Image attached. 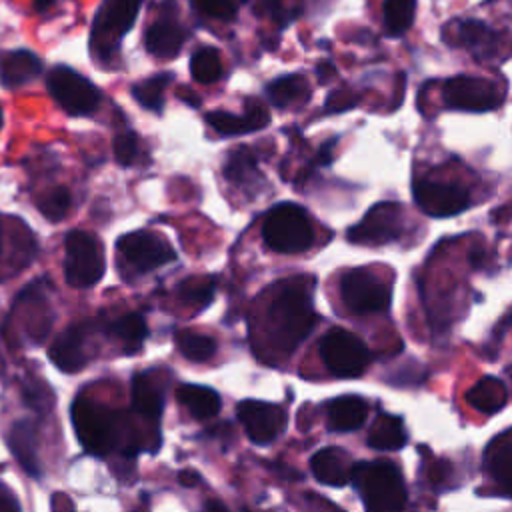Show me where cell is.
<instances>
[{
	"mask_svg": "<svg viewBox=\"0 0 512 512\" xmlns=\"http://www.w3.org/2000/svg\"><path fill=\"white\" fill-rule=\"evenodd\" d=\"M340 296L354 314H376L390 306V284L366 268H354L340 280Z\"/></svg>",
	"mask_w": 512,
	"mask_h": 512,
	"instance_id": "ba28073f",
	"label": "cell"
},
{
	"mask_svg": "<svg viewBox=\"0 0 512 512\" xmlns=\"http://www.w3.org/2000/svg\"><path fill=\"white\" fill-rule=\"evenodd\" d=\"M72 196L66 188H54L46 192L38 200V210L48 218V220H62L64 214L70 210Z\"/></svg>",
	"mask_w": 512,
	"mask_h": 512,
	"instance_id": "d590c367",
	"label": "cell"
},
{
	"mask_svg": "<svg viewBox=\"0 0 512 512\" xmlns=\"http://www.w3.org/2000/svg\"><path fill=\"white\" fill-rule=\"evenodd\" d=\"M466 402L482 414H496L508 402V390L502 380L494 376H482L474 386L464 394Z\"/></svg>",
	"mask_w": 512,
	"mask_h": 512,
	"instance_id": "603a6c76",
	"label": "cell"
},
{
	"mask_svg": "<svg viewBox=\"0 0 512 512\" xmlns=\"http://www.w3.org/2000/svg\"><path fill=\"white\" fill-rule=\"evenodd\" d=\"M384 26L390 34H404L416 14V0H384Z\"/></svg>",
	"mask_w": 512,
	"mask_h": 512,
	"instance_id": "d6a6232c",
	"label": "cell"
},
{
	"mask_svg": "<svg viewBox=\"0 0 512 512\" xmlns=\"http://www.w3.org/2000/svg\"><path fill=\"white\" fill-rule=\"evenodd\" d=\"M368 416V404L360 396H338L326 406V424L332 432H354Z\"/></svg>",
	"mask_w": 512,
	"mask_h": 512,
	"instance_id": "ffe728a7",
	"label": "cell"
},
{
	"mask_svg": "<svg viewBox=\"0 0 512 512\" xmlns=\"http://www.w3.org/2000/svg\"><path fill=\"white\" fill-rule=\"evenodd\" d=\"M0 128H2V108H0Z\"/></svg>",
	"mask_w": 512,
	"mask_h": 512,
	"instance_id": "f907efd6",
	"label": "cell"
},
{
	"mask_svg": "<svg viewBox=\"0 0 512 512\" xmlns=\"http://www.w3.org/2000/svg\"><path fill=\"white\" fill-rule=\"evenodd\" d=\"M172 82V74L164 72L152 78H146L138 84L132 86V96L148 110L160 112L162 104H164V90L168 88V84Z\"/></svg>",
	"mask_w": 512,
	"mask_h": 512,
	"instance_id": "4dcf8cb0",
	"label": "cell"
},
{
	"mask_svg": "<svg viewBox=\"0 0 512 512\" xmlns=\"http://www.w3.org/2000/svg\"><path fill=\"white\" fill-rule=\"evenodd\" d=\"M190 72H192V78L200 84H212V82L220 80V76H222L220 52L210 46H202V48L194 50V54L190 58Z\"/></svg>",
	"mask_w": 512,
	"mask_h": 512,
	"instance_id": "f1b7e54d",
	"label": "cell"
},
{
	"mask_svg": "<svg viewBox=\"0 0 512 512\" xmlns=\"http://www.w3.org/2000/svg\"><path fill=\"white\" fill-rule=\"evenodd\" d=\"M462 44L478 58H488L498 50V36L480 20H466L460 24Z\"/></svg>",
	"mask_w": 512,
	"mask_h": 512,
	"instance_id": "83f0119b",
	"label": "cell"
},
{
	"mask_svg": "<svg viewBox=\"0 0 512 512\" xmlns=\"http://www.w3.org/2000/svg\"><path fill=\"white\" fill-rule=\"evenodd\" d=\"M484 468L496 486L512 496V430L488 444L484 452Z\"/></svg>",
	"mask_w": 512,
	"mask_h": 512,
	"instance_id": "d6986e66",
	"label": "cell"
},
{
	"mask_svg": "<svg viewBox=\"0 0 512 512\" xmlns=\"http://www.w3.org/2000/svg\"><path fill=\"white\" fill-rule=\"evenodd\" d=\"M0 512H20L16 496L4 484H0Z\"/></svg>",
	"mask_w": 512,
	"mask_h": 512,
	"instance_id": "b9f144b4",
	"label": "cell"
},
{
	"mask_svg": "<svg viewBox=\"0 0 512 512\" xmlns=\"http://www.w3.org/2000/svg\"><path fill=\"white\" fill-rule=\"evenodd\" d=\"M54 4V0H34V8L36 10H46V8H50Z\"/></svg>",
	"mask_w": 512,
	"mask_h": 512,
	"instance_id": "c3c4849f",
	"label": "cell"
},
{
	"mask_svg": "<svg viewBox=\"0 0 512 512\" xmlns=\"http://www.w3.org/2000/svg\"><path fill=\"white\" fill-rule=\"evenodd\" d=\"M268 120H270L268 110L260 102H256V100L246 102V110L240 116L224 112V110H216V112H208L206 114V122L218 134H224V136L256 132V130L264 128L268 124Z\"/></svg>",
	"mask_w": 512,
	"mask_h": 512,
	"instance_id": "9a60e30c",
	"label": "cell"
},
{
	"mask_svg": "<svg viewBox=\"0 0 512 512\" xmlns=\"http://www.w3.org/2000/svg\"><path fill=\"white\" fill-rule=\"evenodd\" d=\"M176 346H178L180 354L184 358H188L190 362H206L216 352L214 338L200 334V332H192V330H180L176 334Z\"/></svg>",
	"mask_w": 512,
	"mask_h": 512,
	"instance_id": "f546056e",
	"label": "cell"
},
{
	"mask_svg": "<svg viewBox=\"0 0 512 512\" xmlns=\"http://www.w3.org/2000/svg\"><path fill=\"white\" fill-rule=\"evenodd\" d=\"M262 238L268 248L282 254H298L312 246L314 228L304 208L298 204L272 206L262 222Z\"/></svg>",
	"mask_w": 512,
	"mask_h": 512,
	"instance_id": "277c9868",
	"label": "cell"
},
{
	"mask_svg": "<svg viewBox=\"0 0 512 512\" xmlns=\"http://www.w3.org/2000/svg\"><path fill=\"white\" fill-rule=\"evenodd\" d=\"M238 420L254 444H270L286 428V412L260 400H242L238 404Z\"/></svg>",
	"mask_w": 512,
	"mask_h": 512,
	"instance_id": "5bb4252c",
	"label": "cell"
},
{
	"mask_svg": "<svg viewBox=\"0 0 512 512\" xmlns=\"http://www.w3.org/2000/svg\"><path fill=\"white\" fill-rule=\"evenodd\" d=\"M132 406L144 418L158 420L162 414L164 394L150 372H140L132 378Z\"/></svg>",
	"mask_w": 512,
	"mask_h": 512,
	"instance_id": "cb8c5ba5",
	"label": "cell"
},
{
	"mask_svg": "<svg viewBox=\"0 0 512 512\" xmlns=\"http://www.w3.org/2000/svg\"><path fill=\"white\" fill-rule=\"evenodd\" d=\"M178 480H180L182 486H196L200 482V476L192 470H184V472L178 474Z\"/></svg>",
	"mask_w": 512,
	"mask_h": 512,
	"instance_id": "7bdbcfd3",
	"label": "cell"
},
{
	"mask_svg": "<svg viewBox=\"0 0 512 512\" xmlns=\"http://www.w3.org/2000/svg\"><path fill=\"white\" fill-rule=\"evenodd\" d=\"M116 246L124 260L138 272H150L176 258L174 248L166 240L146 230L124 234L118 238Z\"/></svg>",
	"mask_w": 512,
	"mask_h": 512,
	"instance_id": "7c38bea8",
	"label": "cell"
},
{
	"mask_svg": "<svg viewBox=\"0 0 512 512\" xmlns=\"http://www.w3.org/2000/svg\"><path fill=\"white\" fill-rule=\"evenodd\" d=\"M114 158L120 166H130L138 158V138L132 132H120L114 138Z\"/></svg>",
	"mask_w": 512,
	"mask_h": 512,
	"instance_id": "8d00e7d4",
	"label": "cell"
},
{
	"mask_svg": "<svg viewBox=\"0 0 512 512\" xmlns=\"http://www.w3.org/2000/svg\"><path fill=\"white\" fill-rule=\"evenodd\" d=\"M64 248L66 282L74 288L94 286L106 270V258L100 240L92 232L72 230L64 240Z\"/></svg>",
	"mask_w": 512,
	"mask_h": 512,
	"instance_id": "8992f818",
	"label": "cell"
},
{
	"mask_svg": "<svg viewBox=\"0 0 512 512\" xmlns=\"http://www.w3.org/2000/svg\"><path fill=\"white\" fill-rule=\"evenodd\" d=\"M470 262H472V266H474V268H478V266H484V254H482L480 250L472 252V254H470Z\"/></svg>",
	"mask_w": 512,
	"mask_h": 512,
	"instance_id": "7dc6e473",
	"label": "cell"
},
{
	"mask_svg": "<svg viewBox=\"0 0 512 512\" xmlns=\"http://www.w3.org/2000/svg\"><path fill=\"white\" fill-rule=\"evenodd\" d=\"M266 96L274 106L286 108L292 104L306 102L310 96V88H308V82L304 76L288 74V76H282V78H276L274 82H270L266 86Z\"/></svg>",
	"mask_w": 512,
	"mask_h": 512,
	"instance_id": "4316f807",
	"label": "cell"
},
{
	"mask_svg": "<svg viewBox=\"0 0 512 512\" xmlns=\"http://www.w3.org/2000/svg\"><path fill=\"white\" fill-rule=\"evenodd\" d=\"M70 414L76 436L86 452L94 456H106L112 450H120L124 456L140 452L142 438L128 414H120L82 396L76 398Z\"/></svg>",
	"mask_w": 512,
	"mask_h": 512,
	"instance_id": "6da1fadb",
	"label": "cell"
},
{
	"mask_svg": "<svg viewBox=\"0 0 512 512\" xmlns=\"http://www.w3.org/2000/svg\"><path fill=\"white\" fill-rule=\"evenodd\" d=\"M146 50L158 58H174L184 44V30L178 24L174 12H164L156 18L144 34Z\"/></svg>",
	"mask_w": 512,
	"mask_h": 512,
	"instance_id": "2e32d148",
	"label": "cell"
},
{
	"mask_svg": "<svg viewBox=\"0 0 512 512\" xmlns=\"http://www.w3.org/2000/svg\"><path fill=\"white\" fill-rule=\"evenodd\" d=\"M140 6L142 0H102L90 32V50L96 58H112L120 38L132 28Z\"/></svg>",
	"mask_w": 512,
	"mask_h": 512,
	"instance_id": "5b68a950",
	"label": "cell"
},
{
	"mask_svg": "<svg viewBox=\"0 0 512 512\" xmlns=\"http://www.w3.org/2000/svg\"><path fill=\"white\" fill-rule=\"evenodd\" d=\"M178 402L198 420L212 418L220 412V394L202 384H182L176 388Z\"/></svg>",
	"mask_w": 512,
	"mask_h": 512,
	"instance_id": "d4e9b609",
	"label": "cell"
},
{
	"mask_svg": "<svg viewBox=\"0 0 512 512\" xmlns=\"http://www.w3.org/2000/svg\"><path fill=\"white\" fill-rule=\"evenodd\" d=\"M8 446L20 466L34 478L42 476V466L38 458V428L36 422L30 418H22L12 424L8 432Z\"/></svg>",
	"mask_w": 512,
	"mask_h": 512,
	"instance_id": "e0dca14e",
	"label": "cell"
},
{
	"mask_svg": "<svg viewBox=\"0 0 512 512\" xmlns=\"http://www.w3.org/2000/svg\"><path fill=\"white\" fill-rule=\"evenodd\" d=\"M268 316L276 346L290 354L316 324L310 282L304 278L284 282L270 304Z\"/></svg>",
	"mask_w": 512,
	"mask_h": 512,
	"instance_id": "7a4b0ae2",
	"label": "cell"
},
{
	"mask_svg": "<svg viewBox=\"0 0 512 512\" xmlns=\"http://www.w3.org/2000/svg\"><path fill=\"white\" fill-rule=\"evenodd\" d=\"M368 446L374 450H400L408 442V434L400 416L380 414L368 432Z\"/></svg>",
	"mask_w": 512,
	"mask_h": 512,
	"instance_id": "484cf974",
	"label": "cell"
},
{
	"mask_svg": "<svg viewBox=\"0 0 512 512\" xmlns=\"http://www.w3.org/2000/svg\"><path fill=\"white\" fill-rule=\"evenodd\" d=\"M22 394L26 404L38 412H46L52 406V394L44 386V382H26Z\"/></svg>",
	"mask_w": 512,
	"mask_h": 512,
	"instance_id": "74e56055",
	"label": "cell"
},
{
	"mask_svg": "<svg viewBox=\"0 0 512 512\" xmlns=\"http://www.w3.org/2000/svg\"><path fill=\"white\" fill-rule=\"evenodd\" d=\"M0 252H2V228H0Z\"/></svg>",
	"mask_w": 512,
	"mask_h": 512,
	"instance_id": "681fc988",
	"label": "cell"
},
{
	"mask_svg": "<svg viewBox=\"0 0 512 512\" xmlns=\"http://www.w3.org/2000/svg\"><path fill=\"white\" fill-rule=\"evenodd\" d=\"M442 96L448 108L464 112H488L502 102V94L494 82L474 76L450 78L442 88Z\"/></svg>",
	"mask_w": 512,
	"mask_h": 512,
	"instance_id": "30bf717a",
	"label": "cell"
},
{
	"mask_svg": "<svg viewBox=\"0 0 512 512\" xmlns=\"http://www.w3.org/2000/svg\"><path fill=\"white\" fill-rule=\"evenodd\" d=\"M42 72V60L30 50H12L0 56V82L8 88H18Z\"/></svg>",
	"mask_w": 512,
	"mask_h": 512,
	"instance_id": "7402d4cb",
	"label": "cell"
},
{
	"mask_svg": "<svg viewBox=\"0 0 512 512\" xmlns=\"http://www.w3.org/2000/svg\"><path fill=\"white\" fill-rule=\"evenodd\" d=\"M358 102V96L348 92V90H338V92H332L328 98H326V110L328 112H342L346 108H352L356 106Z\"/></svg>",
	"mask_w": 512,
	"mask_h": 512,
	"instance_id": "ab89813d",
	"label": "cell"
},
{
	"mask_svg": "<svg viewBox=\"0 0 512 512\" xmlns=\"http://www.w3.org/2000/svg\"><path fill=\"white\" fill-rule=\"evenodd\" d=\"M400 212L402 208L396 202H378L348 230V240L368 246H382L398 240L402 234Z\"/></svg>",
	"mask_w": 512,
	"mask_h": 512,
	"instance_id": "8fae6325",
	"label": "cell"
},
{
	"mask_svg": "<svg viewBox=\"0 0 512 512\" xmlns=\"http://www.w3.org/2000/svg\"><path fill=\"white\" fill-rule=\"evenodd\" d=\"M192 4L216 20H232L236 16V4L232 0H192Z\"/></svg>",
	"mask_w": 512,
	"mask_h": 512,
	"instance_id": "f35d334b",
	"label": "cell"
},
{
	"mask_svg": "<svg viewBox=\"0 0 512 512\" xmlns=\"http://www.w3.org/2000/svg\"><path fill=\"white\" fill-rule=\"evenodd\" d=\"M332 72H334V68H332V64H320L318 66V78L324 82L328 76H332Z\"/></svg>",
	"mask_w": 512,
	"mask_h": 512,
	"instance_id": "bcb514c9",
	"label": "cell"
},
{
	"mask_svg": "<svg viewBox=\"0 0 512 512\" xmlns=\"http://www.w3.org/2000/svg\"><path fill=\"white\" fill-rule=\"evenodd\" d=\"M414 202L418 208L434 218H446L460 214L470 206V194L466 188L444 182L418 180L414 184Z\"/></svg>",
	"mask_w": 512,
	"mask_h": 512,
	"instance_id": "4fadbf2b",
	"label": "cell"
},
{
	"mask_svg": "<svg viewBox=\"0 0 512 512\" xmlns=\"http://www.w3.org/2000/svg\"><path fill=\"white\" fill-rule=\"evenodd\" d=\"M48 92L52 98L72 116L92 114L100 104L98 88L68 66H56L48 72L46 78Z\"/></svg>",
	"mask_w": 512,
	"mask_h": 512,
	"instance_id": "9c48e42d",
	"label": "cell"
},
{
	"mask_svg": "<svg viewBox=\"0 0 512 512\" xmlns=\"http://www.w3.org/2000/svg\"><path fill=\"white\" fill-rule=\"evenodd\" d=\"M254 12L262 16H270L276 22H286L288 16L284 14L282 0H254Z\"/></svg>",
	"mask_w": 512,
	"mask_h": 512,
	"instance_id": "60d3db41",
	"label": "cell"
},
{
	"mask_svg": "<svg viewBox=\"0 0 512 512\" xmlns=\"http://www.w3.org/2000/svg\"><path fill=\"white\" fill-rule=\"evenodd\" d=\"M48 356L62 372H78L86 362L84 330L80 326H68L56 336Z\"/></svg>",
	"mask_w": 512,
	"mask_h": 512,
	"instance_id": "44dd1931",
	"label": "cell"
},
{
	"mask_svg": "<svg viewBox=\"0 0 512 512\" xmlns=\"http://www.w3.org/2000/svg\"><path fill=\"white\" fill-rule=\"evenodd\" d=\"M352 468L354 464L350 462L348 454L334 446L322 448L310 458L314 478L328 486H346L352 480Z\"/></svg>",
	"mask_w": 512,
	"mask_h": 512,
	"instance_id": "ac0fdd59",
	"label": "cell"
},
{
	"mask_svg": "<svg viewBox=\"0 0 512 512\" xmlns=\"http://www.w3.org/2000/svg\"><path fill=\"white\" fill-rule=\"evenodd\" d=\"M200 512H230L220 500H208Z\"/></svg>",
	"mask_w": 512,
	"mask_h": 512,
	"instance_id": "ee69618b",
	"label": "cell"
},
{
	"mask_svg": "<svg viewBox=\"0 0 512 512\" xmlns=\"http://www.w3.org/2000/svg\"><path fill=\"white\" fill-rule=\"evenodd\" d=\"M254 174H256V158H254L252 150H248V148H236L234 152H230L228 162H226V166H224V176H226L230 182L244 184V182H248Z\"/></svg>",
	"mask_w": 512,
	"mask_h": 512,
	"instance_id": "836d02e7",
	"label": "cell"
},
{
	"mask_svg": "<svg viewBox=\"0 0 512 512\" xmlns=\"http://www.w3.org/2000/svg\"><path fill=\"white\" fill-rule=\"evenodd\" d=\"M318 348L324 366L338 378L360 376L372 360L368 346L356 334L344 328L328 330Z\"/></svg>",
	"mask_w": 512,
	"mask_h": 512,
	"instance_id": "52a82bcc",
	"label": "cell"
},
{
	"mask_svg": "<svg viewBox=\"0 0 512 512\" xmlns=\"http://www.w3.org/2000/svg\"><path fill=\"white\" fill-rule=\"evenodd\" d=\"M178 292V298L186 304H196V306H204L212 300V294H214V282L208 280V278H198V276H192V278H186L184 282L178 284L176 288Z\"/></svg>",
	"mask_w": 512,
	"mask_h": 512,
	"instance_id": "e575fe53",
	"label": "cell"
},
{
	"mask_svg": "<svg viewBox=\"0 0 512 512\" xmlns=\"http://www.w3.org/2000/svg\"><path fill=\"white\" fill-rule=\"evenodd\" d=\"M108 330L114 338H118L128 348H138L142 344V340L148 336V326H146L144 318L136 312L116 318Z\"/></svg>",
	"mask_w": 512,
	"mask_h": 512,
	"instance_id": "1f68e13d",
	"label": "cell"
},
{
	"mask_svg": "<svg viewBox=\"0 0 512 512\" xmlns=\"http://www.w3.org/2000/svg\"><path fill=\"white\" fill-rule=\"evenodd\" d=\"M350 482L356 486L366 512H404L406 484L392 462H358L352 468Z\"/></svg>",
	"mask_w": 512,
	"mask_h": 512,
	"instance_id": "3957f363",
	"label": "cell"
},
{
	"mask_svg": "<svg viewBox=\"0 0 512 512\" xmlns=\"http://www.w3.org/2000/svg\"><path fill=\"white\" fill-rule=\"evenodd\" d=\"M176 96H178L180 100H186L190 106H200V98H198L196 94L188 92V90H184V92H182V90H178V92H176Z\"/></svg>",
	"mask_w": 512,
	"mask_h": 512,
	"instance_id": "f6af8a7d",
	"label": "cell"
}]
</instances>
